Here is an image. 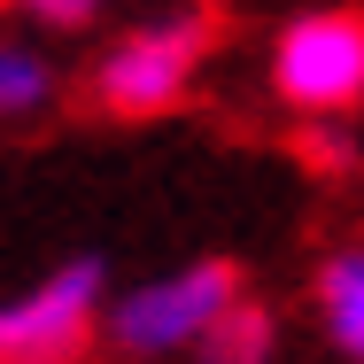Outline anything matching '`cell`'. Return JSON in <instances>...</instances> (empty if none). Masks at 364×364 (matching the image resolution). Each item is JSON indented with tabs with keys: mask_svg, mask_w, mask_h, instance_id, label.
Instances as JSON below:
<instances>
[{
	"mask_svg": "<svg viewBox=\"0 0 364 364\" xmlns=\"http://www.w3.org/2000/svg\"><path fill=\"white\" fill-rule=\"evenodd\" d=\"M31 23H55V31H77V23H93L101 16V0H16Z\"/></svg>",
	"mask_w": 364,
	"mask_h": 364,
	"instance_id": "cell-8",
	"label": "cell"
},
{
	"mask_svg": "<svg viewBox=\"0 0 364 364\" xmlns=\"http://www.w3.org/2000/svg\"><path fill=\"white\" fill-rule=\"evenodd\" d=\"M272 93L302 117L364 109V8H310L272 39Z\"/></svg>",
	"mask_w": 364,
	"mask_h": 364,
	"instance_id": "cell-4",
	"label": "cell"
},
{
	"mask_svg": "<svg viewBox=\"0 0 364 364\" xmlns=\"http://www.w3.org/2000/svg\"><path fill=\"white\" fill-rule=\"evenodd\" d=\"M272 349H279V318L240 294L218 326H210V341L194 349V364H272Z\"/></svg>",
	"mask_w": 364,
	"mask_h": 364,
	"instance_id": "cell-6",
	"label": "cell"
},
{
	"mask_svg": "<svg viewBox=\"0 0 364 364\" xmlns=\"http://www.w3.org/2000/svg\"><path fill=\"white\" fill-rule=\"evenodd\" d=\"M47 101H55V63H47V47L0 39V117L23 124V117H39Z\"/></svg>",
	"mask_w": 364,
	"mask_h": 364,
	"instance_id": "cell-7",
	"label": "cell"
},
{
	"mask_svg": "<svg viewBox=\"0 0 364 364\" xmlns=\"http://www.w3.org/2000/svg\"><path fill=\"white\" fill-rule=\"evenodd\" d=\"M101 318H109V272L93 256H70L16 302H0V364H77L101 341Z\"/></svg>",
	"mask_w": 364,
	"mask_h": 364,
	"instance_id": "cell-3",
	"label": "cell"
},
{
	"mask_svg": "<svg viewBox=\"0 0 364 364\" xmlns=\"http://www.w3.org/2000/svg\"><path fill=\"white\" fill-rule=\"evenodd\" d=\"M310 302H318V326H326L333 357L364 364V240H341V248L318 264Z\"/></svg>",
	"mask_w": 364,
	"mask_h": 364,
	"instance_id": "cell-5",
	"label": "cell"
},
{
	"mask_svg": "<svg viewBox=\"0 0 364 364\" xmlns=\"http://www.w3.org/2000/svg\"><path fill=\"white\" fill-rule=\"evenodd\" d=\"M240 294H248L240 264L194 256V264H178V272H155L140 287L109 294L101 333H109L117 357H132V364H171V357H194V349L210 341V326H218Z\"/></svg>",
	"mask_w": 364,
	"mask_h": 364,
	"instance_id": "cell-1",
	"label": "cell"
},
{
	"mask_svg": "<svg viewBox=\"0 0 364 364\" xmlns=\"http://www.w3.org/2000/svg\"><path fill=\"white\" fill-rule=\"evenodd\" d=\"M210 63V16H155V23H132L109 39V55L93 63V109L140 124V117H163L194 93V77Z\"/></svg>",
	"mask_w": 364,
	"mask_h": 364,
	"instance_id": "cell-2",
	"label": "cell"
}]
</instances>
